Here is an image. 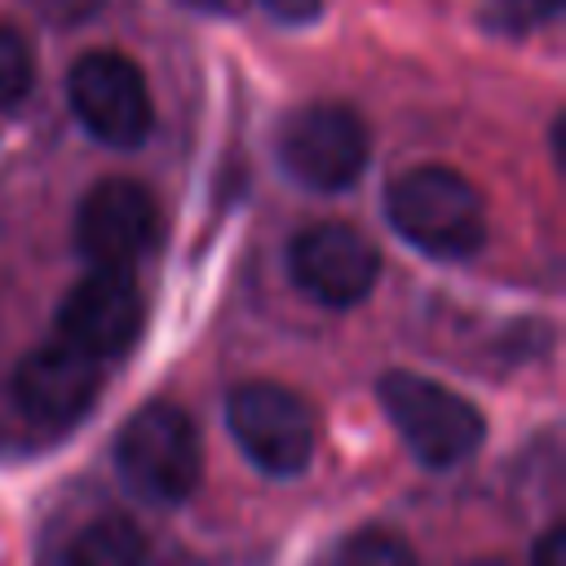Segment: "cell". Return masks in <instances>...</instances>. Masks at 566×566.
Listing matches in <instances>:
<instances>
[{
	"label": "cell",
	"instance_id": "cell-1",
	"mask_svg": "<svg viewBox=\"0 0 566 566\" xmlns=\"http://www.w3.org/2000/svg\"><path fill=\"white\" fill-rule=\"evenodd\" d=\"M385 217L402 243L438 261H464L486 243V203L478 186L447 164L407 168L385 186Z\"/></svg>",
	"mask_w": 566,
	"mask_h": 566
},
{
	"label": "cell",
	"instance_id": "cell-2",
	"mask_svg": "<svg viewBox=\"0 0 566 566\" xmlns=\"http://www.w3.org/2000/svg\"><path fill=\"white\" fill-rule=\"evenodd\" d=\"M380 411L424 469H455L486 442V416L442 380L394 367L376 380Z\"/></svg>",
	"mask_w": 566,
	"mask_h": 566
},
{
	"label": "cell",
	"instance_id": "cell-3",
	"mask_svg": "<svg viewBox=\"0 0 566 566\" xmlns=\"http://www.w3.org/2000/svg\"><path fill=\"white\" fill-rule=\"evenodd\" d=\"M115 469L137 500L155 509L186 504L203 478V442L195 420L172 402H146L115 438Z\"/></svg>",
	"mask_w": 566,
	"mask_h": 566
},
{
	"label": "cell",
	"instance_id": "cell-4",
	"mask_svg": "<svg viewBox=\"0 0 566 566\" xmlns=\"http://www.w3.org/2000/svg\"><path fill=\"white\" fill-rule=\"evenodd\" d=\"M226 429L234 447L265 478H296L310 469L318 447L314 407L279 380H243L226 398Z\"/></svg>",
	"mask_w": 566,
	"mask_h": 566
},
{
	"label": "cell",
	"instance_id": "cell-5",
	"mask_svg": "<svg viewBox=\"0 0 566 566\" xmlns=\"http://www.w3.org/2000/svg\"><path fill=\"white\" fill-rule=\"evenodd\" d=\"M274 155H279V168L296 186H305L314 195H336L363 177L371 137L354 106L310 102V106H296L279 124Z\"/></svg>",
	"mask_w": 566,
	"mask_h": 566
},
{
	"label": "cell",
	"instance_id": "cell-6",
	"mask_svg": "<svg viewBox=\"0 0 566 566\" xmlns=\"http://www.w3.org/2000/svg\"><path fill=\"white\" fill-rule=\"evenodd\" d=\"M66 102H71V115L80 119V128L88 137H97L102 146L128 150L150 137L155 106H150L146 75L133 57H124L115 49H88L71 62Z\"/></svg>",
	"mask_w": 566,
	"mask_h": 566
},
{
	"label": "cell",
	"instance_id": "cell-7",
	"mask_svg": "<svg viewBox=\"0 0 566 566\" xmlns=\"http://www.w3.org/2000/svg\"><path fill=\"white\" fill-rule=\"evenodd\" d=\"M159 243V203L133 177L97 181L75 208V248L88 265L133 270Z\"/></svg>",
	"mask_w": 566,
	"mask_h": 566
},
{
	"label": "cell",
	"instance_id": "cell-8",
	"mask_svg": "<svg viewBox=\"0 0 566 566\" xmlns=\"http://www.w3.org/2000/svg\"><path fill=\"white\" fill-rule=\"evenodd\" d=\"M146 323V301L133 270L93 265L57 305V340L84 349L97 363H111L133 349Z\"/></svg>",
	"mask_w": 566,
	"mask_h": 566
},
{
	"label": "cell",
	"instance_id": "cell-9",
	"mask_svg": "<svg viewBox=\"0 0 566 566\" xmlns=\"http://www.w3.org/2000/svg\"><path fill=\"white\" fill-rule=\"evenodd\" d=\"M287 274H292V283L310 301H318L327 310H349V305H358L376 287L380 252L354 226H345V221H318V226H305L292 239V248H287Z\"/></svg>",
	"mask_w": 566,
	"mask_h": 566
},
{
	"label": "cell",
	"instance_id": "cell-10",
	"mask_svg": "<svg viewBox=\"0 0 566 566\" xmlns=\"http://www.w3.org/2000/svg\"><path fill=\"white\" fill-rule=\"evenodd\" d=\"M102 389V363L66 340L35 345L13 367V402L27 420L40 424H75Z\"/></svg>",
	"mask_w": 566,
	"mask_h": 566
},
{
	"label": "cell",
	"instance_id": "cell-11",
	"mask_svg": "<svg viewBox=\"0 0 566 566\" xmlns=\"http://www.w3.org/2000/svg\"><path fill=\"white\" fill-rule=\"evenodd\" d=\"M62 566H150V548L137 522L119 513H102L71 535Z\"/></svg>",
	"mask_w": 566,
	"mask_h": 566
},
{
	"label": "cell",
	"instance_id": "cell-12",
	"mask_svg": "<svg viewBox=\"0 0 566 566\" xmlns=\"http://www.w3.org/2000/svg\"><path fill=\"white\" fill-rule=\"evenodd\" d=\"M35 84V57H31V44L13 31V27H0V115L18 111L27 102Z\"/></svg>",
	"mask_w": 566,
	"mask_h": 566
},
{
	"label": "cell",
	"instance_id": "cell-13",
	"mask_svg": "<svg viewBox=\"0 0 566 566\" xmlns=\"http://www.w3.org/2000/svg\"><path fill=\"white\" fill-rule=\"evenodd\" d=\"M336 566H420V562H416V548L398 531L367 526L354 539H345Z\"/></svg>",
	"mask_w": 566,
	"mask_h": 566
},
{
	"label": "cell",
	"instance_id": "cell-14",
	"mask_svg": "<svg viewBox=\"0 0 566 566\" xmlns=\"http://www.w3.org/2000/svg\"><path fill=\"white\" fill-rule=\"evenodd\" d=\"M557 9L562 0H486V22L504 35H522V31L544 27Z\"/></svg>",
	"mask_w": 566,
	"mask_h": 566
},
{
	"label": "cell",
	"instance_id": "cell-15",
	"mask_svg": "<svg viewBox=\"0 0 566 566\" xmlns=\"http://www.w3.org/2000/svg\"><path fill=\"white\" fill-rule=\"evenodd\" d=\"M531 566H566V526H548V531L535 539Z\"/></svg>",
	"mask_w": 566,
	"mask_h": 566
},
{
	"label": "cell",
	"instance_id": "cell-16",
	"mask_svg": "<svg viewBox=\"0 0 566 566\" xmlns=\"http://www.w3.org/2000/svg\"><path fill=\"white\" fill-rule=\"evenodd\" d=\"M279 22H314L323 13V0H256Z\"/></svg>",
	"mask_w": 566,
	"mask_h": 566
},
{
	"label": "cell",
	"instance_id": "cell-17",
	"mask_svg": "<svg viewBox=\"0 0 566 566\" xmlns=\"http://www.w3.org/2000/svg\"><path fill=\"white\" fill-rule=\"evenodd\" d=\"M464 566H509L504 557H473V562H464Z\"/></svg>",
	"mask_w": 566,
	"mask_h": 566
}]
</instances>
